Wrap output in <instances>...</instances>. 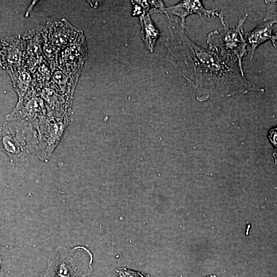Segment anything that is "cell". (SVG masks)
Returning a JSON list of instances; mask_svg holds the SVG:
<instances>
[{
    "label": "cell",
    "mask_w": 277,
    "mask_h": 277,
    "mask_svg": "<svg viewBox=\"0 0 277 277\" xmlns=\"http://www.w3.org/2000/svg\"><path fill=\"white\" fill-rule=\"evenodd\" d=\"M115 271L117 277H150L148 274L144 272L125 267L118 268Z\"/></svg>",
    "instance_id": "14"
},
{
    "label": "cell",
    "mask_w": 277,
    "mask_h": 277,
    "mask_svg": "<svg viewBox=\"0 0 277 277\" xmlns=\"http://www.w3.org/2000/svg\"><path fill=\"white\" fill-rule=\"evenodd\" d=\"M69 116L57 118L47 115L34 123L38 135L37 155L42 161L48 162L50 159L64 135L69 122Z\"/></svg>",
    "instance_id": "5"
},
{
    "label": "cell",
    "mask_w": 277,
    "mask_h": 277,
    "mask_svg": "<svg viewBox=\"0 0 277 277\" xmlns=\"http://www.w3.org/2000/svg\"><path fill=\"white\" fill-rule=\"evenodd\" d=\"M141 30V37L146 48L153 52L156 42L160 33L148 12L144 11L140 16Z\"/></svg>",
    "instance_id": "12"
},
{
    "label": "cell",
    "mask_w": 277,
    "mask_h": 277,
    "mask_svg": "<svg viewBox=\"0 0 277 277\" xmlns=\"http://www.w3.org/2000/svg\"><path fill=\"white\" fill-rule=\"evenodd\" d=\"M0 21H1V16H0Z\"/></svg>",
    "instance_id": "20"
},
{
    "label": "cell",
    "mask_w": 277,
    "mask_h": 277,
    "mask_svg": "<svg viewBox=\"0 0 277 277\" xmlns=\"http://www.w3.org/2000/svg\"><path fill=\"white\" fill-rule=\"evenodd\" d=\"M46 32L48 41L57 52L65 49L78 33L65 20L52 23L47 27Z\"/></svg>",
    "instance_id": "10"
},
{
    "label": "cell",
    "mask_w": 277,
    "mask_h": 277,
    "mask_svg": "<svg viewBox=\"0 0 277 277\" xmlns=\"http://www.w3.org/2000/svg\"><path fill=\"white\" fill-rule=\"evenodd\" d=\"M38 135L34 123L8 121L0 125V151L11 164L27 161L37 154Z\"/></svg>",
    "instance_id": "2"
},
{
    "label": "cell",
    "mask_w": 277,
    "mask_h": 277,
    "mask_svg": "<svg viewBox=\"0 0 277 277\" xmlns=\"http://www.w3.org/2000/svg\"><path fill=\"white\" fill-rule=\"evenodd\" d=\"M35 2V1H33V2L32 3L31 5L30 6V7L28 8V9L26 11V13H25V16H26V17H28V15L29 14L30 11H31L32 8L33 7V6H34V4H35V3H34Z\"/></svg>",
    "instance_id": "16"
},
{
    "label": "cell",
    "mask_w": 277,
    "mask_h": 277,
    "mask_svg": "<svg viewBox=\"0 0 277 277\" xmlns=\"http://www.w3.org/2000/svg\"><path fill=\"white\" fill-rule=\"evenodd\" d=\"M198 14L203 19L202 15L208 17L219 16L220 12L215 9H207L204 7L202 1H183L179 3L165 8V14L171 21L170 16L176 15L181 19V26L184 28L186 27L185 20L187 16L191 14Z\"/></svg>",
    "instance_id": "8"
},
{
    "label": "cell",
    "mask_w": 277,
    "mask_h": 277,
    "mask_svg": "<svg viewBox=\"0 0 277 277\" xmlns=\"http://www.w3.org/2000/svg\"><path fill=\"white\" fill-rule=\"evenodd\" d=\"M2 256H1V248H0V269L1 268V264H2Z\"/></svg>",
    "instance_id": "18"
},
{
    "label": "cell",
    "mask_w": 277,
    "mask_h": 277,
    "mask_svg": "<svg viewBox=\"0 0 277 277\" xmlns=\"http://www.w3.org/2000/svg\"><path fill=\"white\" fill-rule=\"evenodd\" d=\"M26 46L24 35L2 37L0 50L1 67L9 71L25 66Z\"/></svg>",
    "instance_id": "7"
},
{
    "label": "cell",
    "mask_w": 277,
    "mask_h": 277,
    "mask_svg": "<svg viewBox=\"0 0 277 277\" xmlns=\"http://www.w3.org/2000/svg\"><path fill=\"white\" fill-rule=\"evenodd\" d=\"M92 263L93 254L85 246H59L50 255L47 268L41 276L90 277Z\"/></svg>",
    "instance_id": "3"
},
{
    "label": "cell",
    "mask_w": 277,
    "mask_h": 277,
    "mask_svg": "<svg viewBox=\"0 0 277 277\" xmlns=\"http://www.w3.org/2000/svg\"><path fill=\"white\" fill-rule=\"evenodd\" d=\"M266 13L264 20H270L276 22V1H265Z\"/></svg>",
    "instance_id": "15"
},
{
    "label": "cell",
    "mask_w": 277,
    "mask_h": 277,
    "mask_svg": "<svg viewBox=\"0 0 277 277\" xmlns=\"http://www.w3.org/2000/svg\"><path fill=\"white\" fill-rule=\"evenodd\" d=\"M206 277H216L215 275H210V276H207Z\"/></svg>",
    "instance_id": "19"
},
{
    "label": "cell",
    "mask_w": 277,
    "mask_h": 277,
    "mask_svg": "<svg viewBox=\"0 0 277 277\" xmlns=\"http://www.w3.org/2000/svg\"><path fill=\"white\" fill-rule=\"evenodd\" d=\"M168 29L166 58L194 87L221 96L264 91L245 77L235 57L196 44L186 35L177 19L170 21Z\"/></svg>",
    "instance_id": "1"
},
{
    "label": "cell",
    "mask_w": 277,
    "mask_h": 277,
    "mask_svg": "<svg viewBox=\"0 0 277 277\" xmlns=\"http://www.w3.org/2000/svg\"><path fill=\"white\" fill-rule=\"evenodd\" d=\"M218 17L223 26V30L221 33L215 30L208 34L206 43L208 47L217 50L223 55L235 57L241 72L244 74L243 58L247 54V43L244 37L243 25L248 14L241 18L237 26L232 28H229L225 21L222 11Z\"/></svg>",
    "instance_id": "4"
},
{
    "label": "cell",
    "mask_w": 277,
    "mask_h": 277,
    "mask_svg": "<svg viewBox=\"0 0 277 277\" xmlns=\"http://www.w3.org/2000/svg\"><path fill=\"white\" fill-rule=\"evenodd\" d=\"M8 73L19 100L32 88L31 73L25 66L13 71H9Z\"/></svg>",
    "instance_id": "13"
},
{
    "label": "cell",
    "mask_w": 277,
    "mask_h": 277,
    "mask_svg": "<svg viewBox=\"0 0 277 277\" xmlns=\"http://www.w3.org/2000/svg\"><path fill=\"white\" fill-rule=\"evenodd\" d=\"M2 38V37H0V50H1V47ZM1 65H2V62H1V56H0V66H1Z\"/></svg>",
    "instance_id": "17"
},
{
    "label": "cell",
    "mask_w": 277,
    "mask_h": 277,
    "mask_svg": "<svg viewBox=\"0 0 277 277\" xmlns=\"http://www.w3.org/2000/svg\"><path fill=\"white\" fill-rule=\"evenodd\" d=\"M276 23L273 21L264 20L263 22L246 34V40L251 46V61L253 59L257 47L266 41H271L274 47L276 48V35L273 32V26Z\"/></svg>",
    "instance_id": "11"
},
{
    "label": "cell",
    "mask_w": 277,
    "mask_h": 277,
    "mask_svg": "<svg viewBox=\"0 0 277 277\" xmlns=\"http://www.w3.org/2000/svg\"><path fill=\"white\" fill-rule=\"evenodd\" d=\"M47 116L45 103L34 88L22 98L6 116L8 121L34 123Z\"/></svg>",
    "instance_id": "6"
},
{
    "label": "cell",
    "mask_w": 277,
    "mask_h": 277,
    "mask_svg": "<svg viewBox=\"0 0 277 277\" xmlns=\"http://www.w3.org/2000/svg\"><path fill=\"white\" fill-rule=\"evenodd\" d=\"M26 46V67L30 71L39 63L46 61L43 51L44 41L47 36L46 29L38 28L24 35Z\"/></svg>",
    "instance_id": "9"
}]
</instances>
